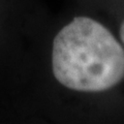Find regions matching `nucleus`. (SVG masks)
<instances>
[{"label":"nucleus","instance_id":"obj_1","mask_svg":"<svg viewBox=\"0 0 124 124\" xmlns=\"http://www.w3.org/2000/svg\"><path fill=\"white\" fill-rule=\"evenodd\" d=\"M52 68L64 87L80 92H101L124 79V49L103 25L78 17L53 41Z\"/></svg>","mask_w":124,"mask_h":124},{"label":"nucleus","instance_id":"obj_2","mask_svg":"<svg viewBox=\"0 0 124 124\" xmlns=\"http://www.w3.org/2000/svg\"><path fill=\"white\" fill-rule=\"evenodd\" d=\"M120 38H121V40L124 45V21L122 22L121 27H120Z\"/></svg>","mask_w":124,"mask_h":124}]
</instances>
